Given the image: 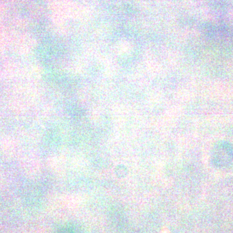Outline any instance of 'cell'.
<instances>
[{"label":"cell","mask_w":233,"mask_h":233,"mask_svg":"<svg viewBox=\"0 0 233 233\" xmlns=\"http://www.w3.org/2000/svg\"><path fill=\"white\" fill-rule=\"evenodd\" d=\"M56 233H76L73 230H72L71 229L69 228H64L61 229L59 231H58Z\"/></svg>","instance_id":"1"}]
</instances>
